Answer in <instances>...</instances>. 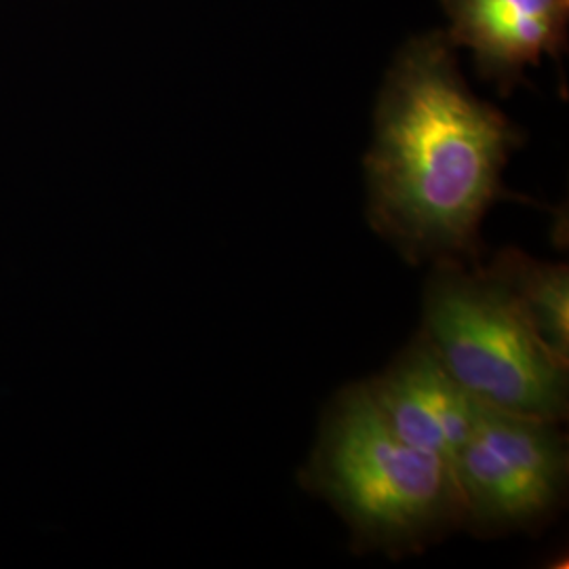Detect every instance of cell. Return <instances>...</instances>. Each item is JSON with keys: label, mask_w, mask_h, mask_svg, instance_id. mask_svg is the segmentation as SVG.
<instances>
[{"label": "cell", "mask_w": 569, "mask_h": 569, "mask_svg": "<svg viewBox=\"0 0 569 569\" xmlns=\"http://www.w3.org/2000/svg\"><path fill=\"white\" fill-rule=\"evenodd\" d=\"M453 49L446 32H428L399 51L363 163L367 224L411 266L483 262V218L512 199L502 171L523 143L470 91Z\"/></svg>", "instance_id": "6da1fadb"}, {"label": "cell", "mask_w": 569, "mask_h": 569, "mask_svg": "<svg viewBox=\"0 0 569 569\" xmlns=\"http://www.w3.org/2000/svg\"><path fill=\"white\" fill-rule=\"evenodd\" d=\"M298 481L345 521L357 555L403 559L462 531L451 460L406 443L366 380L331 397Z\"/></svg>", "instance_id": "7a4b0ae2"}, {"label": "cell", "mask_w": 569, "mask_h": 569, "mask_svg": "<svg viewBox=\"0 0 569 569\" xmlns=\"http://www.w3.org/2000/svg\"><path fill=\"white\" fill-rule=\"evenodd\" d=\"M420 331L486 407L566 425L569 367L550 357L486 264L430 266Z\"/></svg>", "instance_id": "3957f363"}, {"label": "cell", "mask_w": 569, "mask_h": 569, "mask_svg": "<svg viewBox=\"0 0 569 569\" xmlns=\"http://www.w3.org/2000/svg\"><path fill=\"white\" fill-rule=\"evenodd\" d=\"M561 427L483 407L451 458L462 531L493 540L549 528L568 502L569 439Z\"/></svg>", "instance_id": "277c9868"}, {"label": "cell", "mask_w": 569, "mask_h": 569, "mask_svg": "<svg viewBox=\"0 0 569 569\" xmlns=\"http://www.w3.org/2000/svg\"><path fill=\"white\" fill-rule=\"evenodd\" d=\"M366 382L385 420L406 443L448 460L465 446L486 407L449 373L420 329Z\"/></svg>", "instance_id": "5b68a950"}, {"label": "cell", "mask_w": 569, "mask_h": 569, "mask_svg": "<svg viewBox=\"0 0 569 569\" xmlns=\"http://www.w3.org/2000/svg\"><path fill=\"white\" fill-rule=\"evenodd\" d=\"M449 41L467 47L479 74L502 96L526 84V68L542 56L561 61L568 44L569 0H441Z\"/></svg>", "instance_id": "8992f818"}, {"label": "cell", "mask_w": 569, "mask_h": 569, "mask_svg": "<svg viewBox=\"0 0 569 569\" xmlns=\"http://www.w3.org/2000/svg\"><path fill=\"white\" fill-rule=\"evenodd\" d=\"M483 264L509 289L550 357L569 367L568 266L531 258L515 247L500 249Z\"/></svg>", "instance_id": "52a82bcc"}]
</instances>
